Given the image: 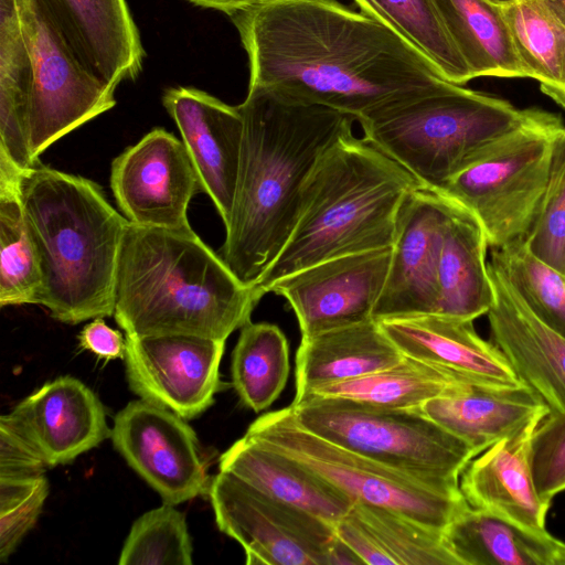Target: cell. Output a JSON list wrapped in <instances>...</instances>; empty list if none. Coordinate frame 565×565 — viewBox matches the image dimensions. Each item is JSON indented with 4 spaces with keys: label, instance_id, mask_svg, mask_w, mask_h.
Returning a JSON list of instances; mask_svg holds the SVG:
<instances>
[{
    "label": "cell",
    "instance_id": "cell-1",
    "mask_svg": "<svg viewBox=\"0 0 565 565\" xmlns=\"http://www.w3.org/2000/svg\"><path fill=\"white\" fill-rule=\"evenodd\" d=\"M228 17L248 57V87L356 121L452 84L387 25L337 0H254Z\"/></svg>",
    "mask_w": 565,
    "mask_h": 565
},
{
    "label": "cell",
    "instance_id": "cell-2",
    "mask_svg": "<svg viewBox=\"0 0 565 565\" xmlns=\"http://www.w3.org/2000/svg\"><path fill=\"white\" fill-rule=\"evenodd\" d=\"M235 195L220 256L254 287L295 226L302 189L323 153L352 134L355 120L335 109L248 87Z\"/></svg>",
    "mask_w": 565,
    "mask_h": 565
},
{
    "label": "cell",
    "instance_id": "cell-3",
    "mask_svg": "<svg viewBox=\"0 0 565 565\" xmlns=\"http://www.w3.org/2000/svg\"><path fill=\"white\" fill-rule=\"evenodd\" d=\"M262 297L192 230L129 223L116 274L114 317L129 335L226 340Z\"/></svg>",
    "mask_w": 565,
    "mask_h": 565
},
{
    "label": "cell",
    "instance_id": "cell-4",
    "mask_svg": "<svg viewBox=\"0 0 565 565\" xmlns=\"http://www.w3.org/2000/svg\"><path fill=\"white\" fill-rule=\"evenodd\" d=\"M19 192L40 262V305L70 324L114 316L128 220L97 183L40 161L22 172Z\"/></svg>",
    "mask_w": 565,
    "mask_h": 565
},
{
    "label": "cell",
    "instance_id": "cell-5",
    "mask_svg": "<svg viewBox=\"0 0 565 565\" xmlns=\"http://www.w3.org/2000/svg\"><path fill=\"white\" fill-rule=\"evenodd\" d=\"M419 186L364 137H343L311 171L292 232L255 290L263 297L281 278L315 264L392 247L403 206Z\"/></svg>",
    "mask_w": 565,
    "mask_h": 565
},
{
    "label": "cell",
    "instance_id": "cell-6",
    "mask_svg": "<svg viewBox=\"0 0 565 565\" xmlns=\"http://www.w3.org/2000/svg\"><path fill=\"white\" fill-rule=\"evenodd\" d=\"M531 108L451 84L359 120L364 138L423 186L441 185L481 147L522 124Z\"/></svg>",
    "mask_w": 565,
    "mask_h": 565
},
{
    "label": "cell",
    "instance_id": "cell-7",
    "mask_svg": "<svg viewBox=\"0 0 565 565\" xmlns=\"http://www.w3.org/2000/svg\"><path fill=\"white\" fill-rule=\"evenodd\" d=\"M564 128L558 115L531 108L522 124L477 150L437 191L477 218L489 247L526 238Z\"/></svg>",
    "mask_w": 565,
    "mask_h": 565
},
{
    "label": "cell",
    "instance_id": "cell-8",
    "mask_svg": "<svg viewBox=\"0 0 565 565\" xmlns=\"http://www.w3.org/2000/svg\"><path fill=\"white\" fill-rule=\"evenodd\" d=\"M300 426L397 471L459 487L473 448L420 408H383L337 397L307 396L290 405Z\"/></svg>",
    "mask_w": 565,
    "mask_h": 565
},
{
    "label": "cell",
    "instance_id": "cell-9",
    "mask_svg": "<svg viewBox=\"0 0 565 565\" xmlns=\"http://www.w3.org/2000/svg\"><path fill=\"white\" fill-rule=\"evenodd\" d=\"M245 435L305 465L354 502L387 508L440 531L470 508L459 487L397 471L307 430L290 406L259 416Z\"/></svg>",
    "mask_w": 565,
    "mask_h": 565
},
{
    "label": "cell",
    "instance_id": "cell-10",
    "mask_svg": "<svg viewBox=\"0 0 565 565\" xmlns=\"http://www.w3.org/2000/svg\"><path fill=\"white\" fill-rule=\"evenodd\" d=\"M32 62L29 108L34 161L56 140L116 105L115 88L88 73L41 0H17Z\"/></svg>",
    "mask_w": 565,
    "mask_h": 565
},
{
    "label": "cell",
    "instance_id": "cell-11",
    "mask_svg": "<svg viewBox=\"0 0 565 565\" xmlns=\"http://www.w3.org/2000/svg\"><path fill=\"white\" fill-rule=\"evenodd\" d=\"M209 497L216 524L241 544L247 565H329L334 526L220 471Z\"/></svg>",
    "mask_w": 565,
    "mask_h": 565
},
{
    "label": "cell",
    "instance_id": "cell-12",
    "mask_svg": "<svg viewBox=\"0 0 565 565\" xmlns=\"http://www.w3.org/2000/svg\"><path fill=\"white\" fill-rule=\"evenodd\" d=\"M110 437L164 503L177 505L209 493L211 481L198 437L172 411L142 398L132 401L115 416Z\"/></svg>",
    "mask_w": 565,
    "mask_h": 565
},
{
    "label": "cell",
    "instance_id": "cell-13",
    "mask_svg": "<svg viewBox=\"0 0 565 565\" xmlns=\"http://www.w3.org/2000/svg\"><path fill=\"white\" fill-rule=\"evenodd\" d=\"M225 340L189 334H126L125 366L130 390L184 419L199 416L222 388Z\"/></svg>",
    "mask_w": 565,
    "mask_h": 565
},
{
    "label": "cell",
    "instance_id": "cell-14",
    "mask_svg": "<svg viewBox=\"0 0 565 565\" xmlns=\"http://www.w3.org/2000/svg\"><path fill=\"white\" fill-rule=\"evenodd\" d=\"M110 188L129 223L167 230L190 227L189 203L202 192L182 140L162 128L113 160Z\"/></svg>",
    "mask_w": 565,
    "mask_h": 565
},
{
    "label": "cell",
    "instance_id": "cell-15",
    "mask_svg": "<svg viewBox=\"0 0 565 565\" xmlns=\"http://www.w3.org/2000/svg\"><path fill=\"white\" fill-rule=\"evenodd\" d=\"M392 247L315 264L273 285L294 310L301 338L373 319L384 287Z\"/></svg>",
    "mask_w": 565,
    "mask_h": 565
},
{
    "label": "cell",
    "instance_id": "cell-16",
    "mask_svg": "<svg viewBox=\"0 0 565 565\" xmlns=\"http://www.w3.org/2000/svg\"><path fill=\"white\" fill-rule=\"evenodd\" d=\"M452 200L419 186L406 200L373 319L435 315L443 231Z\"/></svg>",
    "mask_w": 565,
    "mask_h": 565
},
{
    "label": "cell",
    "instance_id": "cell-17",
    "mask_svg": "<svg viewBox=\"0 0 565 565\" xmlns=\"http://www.w3.org/2000/svg\"><path fill=\"white\" fill-rule=\"evenodd\" d=\"M162 103L180 131L202 192L210 196L225 226L232 212L244 132L238 106L191 87L168 89Z\"/></svg>",
    "mask_w": 565,
    "mask_h": 565
},
{
    "label": "cell",
    "instance_id": "cell-18",
    "mask_svg": "<svg viewBox=\"0 0 565 565\" xmlns=\"http://www.w3.org/2000/svg\"><path fill=\"white\" fill-rule=\"evenodd\" d=\"M488 269L494 294L487 313L491 342L552 414L565 413V338L530 310L493 262Z\"/></svg>",
    "mask_w": 565,
    "mask_h": 565
},
{
    "label": "cell",
    "instance_id": "cell-19",
    "mask_svg": "<svg viewBox=\"0 0 565 565\" xmlns=\"http://www.w3.org/2000/svg\"><path fill=\"white\" fill-rule=\"evenodd\" d=\"M4 416L46 466L71 462L111 435L99 398L72 376L45 383Z\"/></svg>",
    "mask_w": 565,
    "mask_h": 565
},
{
    "label": "cell",
    "instance_id": "cell-20",
    "mask_svg": "<svg viewBox=\"0 0 565 565\" xmlns=\"http://www.w3.org/2000/svg\"><path fill=\"white\" fill-rule=\"evenodd\" d=\"M84 68L117 88L135 79L145 50L126 0H41Z\"/></svg>",
    "mask_w": 565,
    "mask_h": 565
},
{
    "label": "cell",
    "instance_id": "cell-21",
    "mask_svg": "<svg viewBox=\"0 0 565 565\" xmlns=\"http://www.w3.org/2000/svg\"><path fill=\"white\" fill-rule=\"evenodd\" d=\"M537 417L473 457L459 488L470 508L536 531L545 530L551 507L537 493L531 460Z\"/></svg>",
    "mask_w": 565,
    "mask_h": 565
},
{
    "label": "cell",
    "instance_id": "cell-22",
    "mask_svg": "<svg viewBox=\"0 0 565 565\" xmlns=\"http://www.w3.org/2000/svg\"><path fill=\"white\" fill-rule=\"evenodd\" d=\"M472 321L419 315L383 319L379 323L406 356L494 385H525L498 347L477 333Z\"/></svg>",
    "mask_w": 565,
    "mask_h": 565
},
{
    "label": "cell",
    "instance_id": "cell-23",
    "mask_svg": "<svg viewBox=\"0 0 565 565\" xmlns=\"http://www.w3.org/2000/svg\"><path fill=\"white\" fill-rule=\"evenodd\" d=\"M218 468L333 526L354 502L305 465L247 435L220 457Z\"/></svg>",
    "mask_w": 565,
    "mask_h": 565
},
{
    "label": "cell",
    "instance_id": "cell-24",
    "mask_svg": "<svg viewBox=\"0 0 565 565\" xmlns=\"http://www.w3.org/2000/svg\"><path fill=\"white\" fill-rule=\"evenodd\" d=\"M423 413L477 455L551 412L526 385H475L426 402Z\"/></svg>",
    "mask_w": 565,
    "mask_h": 565
},
{
    "label": "cell",
    "instance_id": "cell-25",
    "mask_svg": "<svg viewBox=\"0 0 565 565\" xmlns=\"http://www.w3.org/2000/svg\"><path fill=\"white\" fill-rule=\"evenodd\" d=\"M334 531L363 564L461 565L444 531L387 508L353 502Z\"/></svg>",
    "mask_w": 565,
    "mask_h": 565
},
{
    "label": "cell",
    "instance_id": "cell-26",
    "mask_svg": "<svg viewBox=\"0 0 565 565\" xmlns=\"http://www.w3.org/2000/svg\"><path fill=\"white\" fill-rule=\"evenodd\" d=\"M404 356L375 319L301 338L294 401L317 387L391 367Z\"/></svg>",
    "mask_w": 565,
    "mask_h": 565
},
{
    "label": "cell",
    "instance_id": "cell-27",
    "mask_svg": "<svg viewBox=\"0 0 565 565\" xmlns=\"http://www.w3.org/2000/svg\"><path fill=\"white\" fill-rule=\"evenodd\" d=\"M488 247L480 223L452 200L443 231L435 315L475 320L488 313L494 299Z\"/></svg>",
    "mask_w": 565,
    "mask_h": 565
},
{
    "label": "cell",
    "instance_id": "cell-28",
    "mask_svg": "<svg viewBox=\"0 0 565 565\" xmlns=\"http://www.w3.org/2000/svg\"><path fill=\"white\" fill-rule=\"evenodd\" d=\"M461 565H565V543L469 508L444 530Z\"/></svg>",
    "mask_w": 565,
    "mask_h": 565
},
{
    "label": "cell",
    "instance_id": "cell-29",
    "mask_svg": "<svg viewBox=\"0 0 565 565\" xmlns=\"http://www.w3.org/2000/svg\"><path fill=\"white\" fill-rule=\"evenodd\" d=\"M481 384L494 385L405 355L396 365L317 387L300 399L307 396L337 397L374 407L420 408L433 398Z\"/></svg>",
    "mask_w": 565,
    "mask_h": 565
},
{
    "label": "cell",
    "instance_id": "cell-30",
    "mask_svg": "<svg viewBox=\"0 0 565 565\" xmlns=\"http://www.w3.org/2000/svg\"><path fill=\"white\" fill-rule=\"evenodd\" d=\"M473 78L530 77L515 49L502 6L489 0H434Z\"/></svg>",
    "mask_w": 565,
    "mask_h": 565
},
{
    "label": "cell",
    "instance_id": "cell-31",
    "mask_svg": "<svg viewBox=\"0 0 565 565\" xmlns=\"http://www.w3.org/2000/svg\"><path fill=\"white\" fill-rule=\"evenodd\" d=\"M32 77L18 2L0 0V157L22 171L38 162L29 140Z\"/></svg>",
    "mask_w": 565,
    "mask_h": 565
},
{
    "label": "cell",
    "instance_id": "cell-32",
    "mask_svg": "<svg viewBox=\"0 0 565 565\" xmlns=\"http://www.w3.org/2000/svg\"><path fill=\"white\" fill-rule=\"evenodd\" d=\"M22 170L0 157V306L40 305L42 275L19 183Z\"/></svg>",
    "mask_w": 565,
    "mask_h": 565
},
{
    "label": "cell",
    "instance_id": "cell-33",
    "mask_svg": "<svg viewBox=\"0 0 565 565\" xmlns=\"http://www.w3.org/2000/svg\"><path fill=\"white\" fill-rule=\"evenodd\" d=\"M361 12L381 21L456 85L473 78L434 0H353Z\"/></svg>",
    "mask_w": 565,
    "mask_h": 565
},
{
    "label": "cell",
    "instance_id": "cell-34",
    "mask_svg": "<svg viewBox=\"0 0 565 565\" xmlns=\"http://www.w3.org/2000/svg\"><path fill=\"white\" fill-rule=\"evenodd\" d=\"M289 344L279 327L248 321L232 354V382L241 402L255 413L269 407L289 375Z\"/></svg>",
    "mask_w": 565,
    "mask_h": 565
},
{
    "label": "cell",
    "instance_id": "cell-35",
    "mask_svg": "<svg viewBox=\"0 0 565 565\" xmlns=\"http://www.w3.org/2000/svg\"><path fill=\"white\" fill-rule=\"evenodd\" d=\"M502 10L530 77L565 108V26L540 0H513Z\"/></svg>",
    "mask_w": 565,
    "mask_h": 565
},
{
    "label": "cell",
    "instance_id": "cell-36",
    "mask_svg": "<svg viewBox=\"0 0 565 565\" xmlns=\"http://www.w3.org/2000/svg\"><path fill=\"white\" fill-rule=\"evenodd\" d=\"M490 260L530 310L565 338V274L535 256L525 238L492 248Z\"/></svg>",
    "mask_w": 565,
    "mask_h": 565
},
{
    "label": "cell",
    "instance_id": "cell-37",
    "mask_svg": "<svg viewBox=\"0 0 565 565\" xmlns=\"http://www.w3.org/2000/svg\"><path fill=\"white\" fill-rule=\"evenodd\" d=\"M192 542L183 513L174 505L150 510L132 524L120 565H192Z\"/></svg>",
    "mask_w": 565,
    "mask_h": 565
},
{
    "label": "cell",
    "instance_id": "cell-38",
    "mask_svg": "<svg viewBox=\"0 0 565 565\" xmlns=\"http://www.w3.org/2000/svg\"><path fill=\"white\" fill-rule=\"evenodd\" d=\"M525 241L535 256L565 274V128L555 143L545 193Z\"/></svg>",
    "mask_w": 565,
    "mask_h": 565
},
{
    "label": "cell",
    "instance_id": "cell-39",
    "mask_svg": "<svg viewBox=\"0 0 565 565\" xmlns=\"http://www.w3.org/2000/svg\"><path fill=\"white\" fill-rule=\"evenodd\" d=\"M49 495L44 475L0 478V559L4 562L35 525Z\"/></svg>",
    "mask_w": 565,
    "mask_h": 565
},
{
    "label": "cell",
    "instance_id": "cell-40",
    "mask_svg": "<svg viewBox=\"0 0 565 565\" xmlns=\"http://www.w3.org/2000/svg\"><path fill=\"white\" fill-rule=\"evenodd\" d=\"M531 460L535 487L546 502L565 490V413L545 416L534 430Z\"/></svg>",
    "mask_w": 565,
    "mask_h": 565
},
{
    "label": "cell",
    "instance_id": "cell-41",
    "mask_svg": "<svg viewBox=\"0 0 565 565\" xmlns=\"http://www.w3.org/2000/svg\"><path fill=\"white\" fill-rule=\"evenodd\" d=\"M45 461L33 446L11 425L0 418V478H24L43 475Z\"/></svg>",
    "mask_w": 565,
    "mask_h": 565
},
{
    "label": "cell",
    "instance_id": "cell-42",
    "mask_svg": "<svg viewBox=\"0 0 565 565\" xmlns=\"http://www.w3.org/2000/svg\"><path fill=\"white\" fill-rule=\"evenodd\" d=\"M78 339L81 347L99 358L113 360L125 356L126 340L119 331L108 327L102 318L87 323Z\"/></svg>",
    "mask_w": 565,
    "mask_h": 565
},
{
    "label": "cell",
    "instance_id": "cell-43",
    "mask_svg": "<svg viewBox=\"0 0 565 565\" xmlns=\"http://www.w3.org/2000/svg\"><path fill=\"white\" fill-rule=\"evenodd\" d=\"M190 2L210 9H215L227 15L246 7L254 0H189Z\"/></svg>",
    "mask_w": 565,
    "mask_h": 565
},
{
    "label": "cell",
    "instance_id": "cell-44",
    "mask_svg": "<svg viewBox=\"0 0 565 565\" xmlns=\"http://www.w3.org/2000/svg\"><path fill=\"white\" fill-rule=\"evenodd\" d=\"M540 1L565 26V0H540Z\"/></svg>",
    "mask_w": 565,
    "mask_h": 565
},
{
    "label": "cell",
    "instance_id": "cell-45",
    "mask_svg": "<svg viewBox=\"0 0 565 565\" xmlns=\"http://www.w3.org/2000/svg\"><path fill=\"white\" fill-rule=\"evenodd\" d=\"M489 1H491V2H493L495 4H499V6H505V4L510 3V2H512L513 0H489Z\"/></svg>",
    "mask_w": 565,
    "mask_h": 565
}]
</instances>
